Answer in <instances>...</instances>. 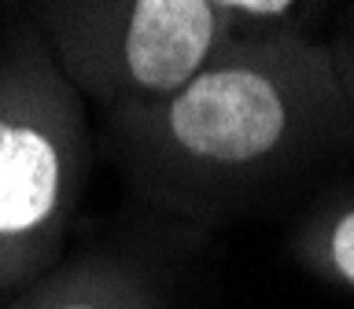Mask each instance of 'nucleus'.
Wrapping results in <instances>:
<instances>
[{"instance_id":"nucleus-2","label":"nucleus","mask_w":354,"mask_h":309,"mask_svg":"<svg viewBox=\"0 0 354 309\" xmlns=\"http://www.w3.org/2000/svg\"><path fill=\"white\" fill-rule=\"evenodd\" d=\"M88 162L85 99L30 19L0 44V306L59 265Z\"/></svg>"},{"instance_id":"nucleus-4","label":"nucleus","mask_w":354,"mask_h":309,"mask_svg":"<svg viewBox=\"0 0 354 309\" xmlns=\"http://www.w3.org/2000/svg\"><path fill=\"white\" fill-rule=\"evenodd\" d=\"M8 309H162V295L137 261L96 250L55 265Z\"/></svg>"},{"instance_id":"nucleus-3","label":"nucleus","mask_w":354,"mask_h":309,"mask_svg":"<svg viewBox=\"0 0 354 309\" xmlns=\"http://www.w3.org/2000/svg\"><path fill=\"white\" fill-rule=\"evenodd\" d=\"M33 26L104 118L170 99L243 37L232 0H59L33 8Z\"/></svg>"},{"instance_id":"nucleus-5","label":"nucleus","mask_w":354,"mask_h":309,"mask_svg":"<svg viewBox=\"0 0 354 309\" xmlns=\"http://www.w3.org/2000/svg\"><path fill=\"white\" fill-rule=\"evenodd\" d=\"M295 254L317 280L354 291V199H339L303 225Z\"/></svg>"},{"instance_id":"nucleus-6","label":"nucleus","mask_w":354,"mask_h":309,"mask_svg":"<svg viewBox=\"0 0 354 309\" xmlns=\"http://www.w3.org/2000/svg\"><path fill=\"white\" fill-rule=\"evenodd\" d=\"M332 55H336V66H339V81H343V92H347L351 107H354V33L347 41L332 44Z\"/></svg>"},{"instance_id":"nucleus-1","label":"nucleus","mask_w":354,"mask_h":309,"mask_svg":"<svg viewBox=\"0 0 354 309\" xmlns=\"http://www.w3.org/2000/svg\"><path fill=\"white\" fill-rule=\"evenodd\" d=\"M351 137L332 44L306 30L236 37L170 99L104 118L129 184L192 221L236 214Z\"/></svg>"}]
</instances>
